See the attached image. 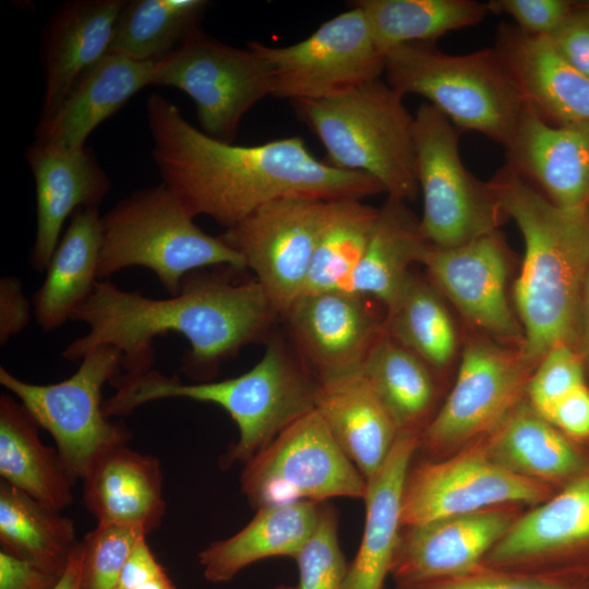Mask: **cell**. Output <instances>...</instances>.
I'll return each mask as SVG.
<instances>
[{
  "label": "cell",
  "mask_w": 589,
  "mask_h": 589,
  "mask_svg": "<svg viewBox=\"0 0 589 589\" xmlns=\"http://www.w3.org/2000/svg\"><path fill=\"white\" fill-rule=\"evenodd\" d=\"M320 505L298 502L257 509L237 533L199 553L204 577L214 584L227 582L255 562L276 556L294 560L316 527Z\"/></svg>",
  "instance_id": "obj_30"
},
{
  "label": "cell",
  "mask_w": 589,
  "mask_h": 589,
  "mask_svg": "<svg viewBox=\"0 0 589 589\" xmlns=\"http://www.w3.org/2000/svg\"><path fill=\"white\" fill-rule=\"evenodd\" d=\"M518 515L509 506L401 528L390 575L397 587L457 577L482 565Z\"/></svg>",
  "instance_id": "obj_18"
},
{
  "label": "cell",
  "mask_w": 589,
  "mask_h": 589,
  "mask_svg": "<svg viewBox=\"0 0 589 589\" xmlns=\"http://www.w3.org/2000/svg\"><path fill=\"white\" fill-rule=\"evenodd\" d=\"M142 531L121 526H97L81 545L80 589H117L122 567Z\"/></svg>",
  "instance_id": "obj_40"
},
{
  "label": "cell",
  "mask_w": 589,
  "mask_h": 589,
  "mask_svg": "<svg viewBox=\"0 0 589 589\" xmlns=\"http://www.w3.org/2000/svg\"><path fill=\"white\" fill-rule=\"evenodd\" d=\"M81 582V545L72 551L65 569L53 589H80Z\"/></svg>",
  "instance_id": "obj_50"
},
{
  "label": "cell",
  "mask_w": 589,
  "mask_h": 589,
  "mask_svg": "<svg viewBox=\"0 0 589 589\" xmlns=\"http://www.w3.org/2000/svg\"><path fill=\"white\" fill-rule=\"evenodd\" d=\"M241 492L260 508L364 498L368 481L314 409L243 464Z\"/></svg>",
  "instance_id": "obj_10"
},
{
  "label": "cell",
  "mask_w": 589,
  "mask_h": 589,
  "mask_svg": "<svg viewBox=\"0 0 589 589\" xmlns=\"http://www.w3.org/2000/svg\"><path fill=\"white\" fill-rule=\"evenodd\" d=\"M153 85L184 92L202 131L226 143H232L243 116L272 95L267 63L254 49L229 46L200 28L156 63Z\"/></svg>",
  "instance_id": "obj_11"
},
{
  "label": "cell",
  "mask_w": 589,
  "mask_h": 589,
  "mask_svg": "<svg viewBox=\"0 0 589 589\" xmlns=\"http://www.w3.org/2000/svg\"><path fill=\"white\" fill-rule=\"evenodd\" d=\"M36 187V233L29 265L46 271L63 225L81 207H98L110 179L91 148H62L34 142L25 151Z\"/></svg>",
  "instance_id": "obj_20"
},
{
  "label": "cell",
  "mask_w": 589,
  "mask_h": 589,
  "mask_svg": "<svg viewBox=\"0 0 589 589\" xmlns=\"http://www.w3.org/2000/svg\"><path fill=\"white\" fill-rule=\"evenodd\" d=\"M484 449L512 472L551 488L589 474V454L531 406L518 404L491 433Z\"/></svg>",
  "instance_id": "obj_28"
},
{
  "label": "cell",
  "mask_w": 589,
  "mask_h": 589,
  "mask_svg": "<svg viewBox=\"0 0 589 589\" xmlns=\"http://www.w3.org/2000/svg\"><path fill=\"white\" fill-rule=\"evenodd\" d=\"M419 437V433H398L386 460L368 480L363 534L344 589H383L390 574L402 528L404 484Z\"/></svg>",
  "instance_id": "obj_26"
},
{
  "label": "cell",
  "mask_w": 589,
  "mask_h": 589,
  "mask_svg": "<svg viewBox=\"0 0 589 589\" xmlns=\"http://www.w3.org/2000/svg\"><path fill=\"white\" fill-rule=\"evenodd\" d=\"M83 498L97 526H121L145 533L157 529L166 512L161 464L127 444L99 453L83 477Z\"/></svg>",
  "instance_id": "obj_23"
},
{
  "label": "cell",
  "mask_w": 589,
  "mask_h": 589,
  "mask_svg": "<svg viewBox=\"0 0 589 589\" xmlns=\"http://www.w3.org/2000/svg\"><path fill=\"white\" fill-rule=\"evenodd\" d=\"M204 269L188 274L179 293L167 299L98 280L72 318L89 329L61 356L75 361L96 347L112 346L122 354L118 376L136 377L153 369L154 339L172 332L191 347L181 372L196 382L209 381L221 360L263 337L281 314L255 279L235 284Z\"/></svg>",
  "instance_id": "obj_2"
},
{
  "label": "cell",
  "mask_w": 589,
  "mask_h": 589,
  "mask_svg": "<svg viewBox=\"0 0 589 589\" xmlns=\"http://www.w3.org/2000/svg\"><path fill=\"white\" fill-rule=\"evenodd\" d=\"M373 40L385 56L406 44L434 43L438 37L482 22L486 3L473 0H359Z\"/></svg>",
  "instance_id": "obj_33"
},
{
  "label": "cell",
  "mask_w": 589,
  "mask_h": 589,
  "mask_svg": "<svg viewBox=\"0 0 589 589\" xmlns=\"http://www.w3.org/2000/svg\"><path fill=\"white\" fill-rule=\"evenodd\" d=\"M418 263L471 324L497 337L521 336L506 297L507 260L496 231L454 248L425 242Z\"/></svg>",
  "instance_id": "obj_19"
},
{
  "label": "cell",
  "mask_w": 589,
  "mask_h": 589,
  "mask_svg": "<svg viewBox=\"0 0 589 589\" xmlns=\"http://www.w3.org/2000/svg\"><path fill=\"white\" fill-rule=\"evenodd\" d=\"M490 183L525 242L514 296L524 327L519 353L530 368L557 346L576 348L589 272V207L556 205L507 164Z\"/></svg>",
  "instance_id": "obj_3"
},
{
  "label": "cell",
  "mask_w": 589,
  "mask_h": 589,
  "mask_svg": "<svg viewBox=\"0 0 589 589\" xmlns=\"http://www.w3.org/2000/svg\"><path fill=\"white\" fill-rule=\"evenodd\" d=\"M116 393L104 400L107 418L127 416L158 399L187 398L219 406L236 422L238 441L221 458L225 467L245 464L285 429L315 409L318 380L285 346L273 340L247 372L216 382L182 383L152 369L136 377H118Z\"/></svg>",
  "instance_id": "obj_4"
},
{
  "label": "cell",
  "mask_w": 589,
  "mask_h": 589,
  "mask_svg": "<svg viewBox=\"0 0 589 589\" xmlns=\"http://www.w3.org/2000/svg\"><path fill=\"white\" fill-rule=\"evenodd\" d=\"M338 526L336 508L321 503L316 527L294 557L299 578L293 589H344L349 563L339 544Z\"/></svg>",
  "instance_id": "obj_39"
},
{
  "label": "cell",
  "mask_w": 589,
  "mask_h": 589,
  "mask_svg": "<svg viewBox=\"0 0 589 589\" xmlns=\"http://www.w3.org/2000/svg\"><path fill=\"white\" fill-rule=\"evenodd\" d=\"M101 216L98 207H81L72 216L34 298V315L45 332L72 320L98 281Z\"/></svg>",
  "instance_id": "obj_29"
},
{
  "label": "cell",
  "mask_w": 589,
  "mask_h": 589,
  "mask_svg": "<svg viewBox=\"0 0 589 589\" xmlns=\"http://www.w3.org/2000/svg\"><path fill=\"white\" fill-rule=\"evenodd\" d=\"M377 216L362 200L328 202L302 293L349 289Z\"/></svg>",
  "instance_id": "obj_37"
},
{
  "label": "cell",
  "mask_w": 589,
  "mask_h": 589,
  "mask_svg": "<svg viewBox=\"0 0 589 589\" xmlns=\"http://www.w3.org/2000/svg\"><path fill=\"white\" fill-rule=\"evenodd\" d=\"M482 565L589 579V474L518 516Z\"/></svg>",
  "instance_id": "obj_16"
},
{
  "label": "cell",
  "mask_w": 589,
  "mask_h": 589,
  "mask_svg": "<svg viewBox=\"0 0 589 589\" xmlns=\"http://www.w3.org/2000/svg\"><path fill=\"white\" fill-rule=\"evenodd\" d=\"M370 300L349 290L308 292L283 314L300 359L318 381L361 371L384 330Z\"/></svg>",
  "instance_id": "obj_17"
},
{
  "label": "cell",
  "mask_w": 589,
  "mask_h": 589,
  "mask_svg": "<svg viewBox=\"0 0 589 589\" xmlns=\"http://www.w3.org/2000/svg\"><path fill=\"white\" fill-rule=\"evenodd\" d=\"M38 428L19 399L0 396L1 480L62 510L73 501L76 479L58 449L43 443Z\"/></svg>",
  "instance_id": "obj_31"
},
{
  "label": "cell",
  "mask_w": 589,
  "mask_h": 589,
  "mask_svg": "<svg viewBox=\"0 0 589 589\" xmlns=\"http://www.w3.org/2000/svg\"><path fill=\"white\" fill-rule=\"evenodd\" d=\"M494 48L525 105L543 120L556 125L589 123V77L563 59L545 36L503 25Z\"/></svg>",
  "instance_id": "obj_21"
},
{
  "label": "cell",
  "mask_w": 589,
  "mask_h": 589,
  "mask_svg": "<svg viewBox=\"0 0 589 589\" xmlns=\"http://www.w3.org/2000/svg\"><path fill=\"white\" fill-rule=\"evenodd\" d=\"M528 369L519 352L488 340H471L464 350L455 385L421 432L418 447L442 456L492 433L518 405L527 387Z\"/></svg>",
  "instance_id": "obj_14"
},
{
  "label": "cell",
  "mask_w": 589,
  "mask_h": 589,
  "mask_svg": "<svg viewBox=\"0 0 589 589\" xmlns=\"http://www.w3.org/2000/svg\"><path fill=\"white\" fill-rule=\"evenodd\" d=\"M315 410L366 481L373 477L399 432L363 373L318 381Z\"/></svg>",
  "instance_id": "obj_27"
},
{
  "label": "cell",
  "mask_w": 589,
  "mask_h": 589,
  "mask_svg": "<svg viewBox=\"0 0 589 589\" xmlns=\"http://www.w3.org/2000/svg\"><path fill=\"white\" fill-rule=\"evenodd\" d=\"M361 372L389 411L398 432L421 434L435 395L430 365L383 330Z\"/></svg>",
  "instance_id": "obj_34"
},
{
  "label": "cell",
  "mask_w": 589,
  "mask_h": 589,
  "mask_svg": "<svg viewBox=\"0 0 589 589\" xmlns=\"http://www.w3.org/2000/svg\"><path fill=\"white\" fill-rule=\"evenodd\" d=\"M248 46L267 63L272 96L293 101L340 95L381 79L385 70V56L356 5L294 45L271 47L250 41Z\"/></svg>",
  "instance_id": "obj_12"
},
{
  "label": "cell",
  "mask_w": 589,
  "mask_h": 589,
  "mask_svg": "<svg viewBox=\"0 0 589 589\" xmlns=\"http://www.w3.org/2000/svg\"><path fill=\"white\" fill-rule=\"evenodd\" d=\"M576 349L582 356L585 361H589V272L585 281L580 301L579 328Z\"/></svg>",
  "instance_id": "obj_49"
},
{
  "label": "cell",
  "mask_w": 589,
  "mask_h": 589,
  "mask_svg": "<svg viewBox=\"0 0 589 589\" xmlns=\"http://www.w3.org/2000/svg\"><path fill=\"white\" fill-rule=\"evenodd\" d=\"M125 0H74L60 5L45 31V93L39 122L60 107L75 83L110 51Z\"/></svg>",
  "instance_id": "obj_24"
},
{
  "label": "cell",
  "mask_w": 589,
  "mask_h": 589,
  "mask_svg": "<svg viewBox=\"0 0 589 589\" xmlns=\"http://www.w3.org/2000/svg\"><path fill=\"white\" fill-rule=\"evenodd\" d=\"M204 0H131L117 21L109 52L158 62L199 27Z\"/></svg>",
  "instance_id": "obj_36"
},
{
  "label": "cell",
  "mask_w": 589,
  "mask_h": 589,
  "mask_svg": "<svg viewBox=\"0 0 589 589\" xmlns=\"http://www.w3.org/2000/svg\"><path fill=\"white\" fill-rule=\"evenodd\" d=\"M31 318L29 302L22 281L15 276L0 279V345L21 333Z\"/></svg>",
  "instance_id": "obj_47"
},
{
  "label": "cell",
  "mask_w": 589,
  "mask_h": 589,
  "mask_svg": "<svg viewBox=\"0 0 589 589\" xmlns=\"http://www.w3.org/2000/svg\"><path fill=\"white\" fill-rule=\"evenodd\" d=\"M67 380L33 384L0 366V384L26 408L39 428L50 433L64 464L77 480L103 450L127 444L129 429L104 413L103 386L121 373V352L112 346L88 351Z\"/></svg>",
  "instance_id": "obj_9"
},
{
  "label": "cell",
  "mask_w": 589,
  "mask_h": 589,
  "mask_svg": "<svg viewBox=\"0 0 589 589\" xmlns=\"http://www.w3.org/2000/svg\"><path fill=\"white\" fill-rule=\"evenodd\" d=\"M545 37L563 59L589 77V4H576Z\"/></svg>",
  "instance_id": "obj_44"
},
{
  "label": "cell",
  "mask_w": 589,
  "mask_h": 589,
  "mask_svg": "<svg viewBox=\"0 0 589 589\" xmlns=\"http://www.w3.org/2000/svg\"><path fill=\"white\" fill-rule=\"evenodd\" d=\"M165 573L151 551L146 536H141L122 567L117 589H134Z\"/></svg>",
  "instance_id": "obj_48"
},
{
  "label": "cell",
  "mask_w": 589,
  "mask_h": 589,
  "mask_svg": "<svg viewBox=\"0 0 589 589\" xmlns=\"http://www.w3.org/2000/svg\"><path fill=\"white\" fill-rule=\"evenodd\" d=\"M397 589H589V579L496 569L486 566L464 575Z\"/></svg>",
  "instance_id": "obj_42"
},
{
  "label": "cell",
  "mask_w": 589,
  "mask_h": 589,
  "mask_svg": "<svg viewBox=\"0 0 589 589\" xmlns=\"http://www.w3.org/2000/svg\"><path fill=\"white\" fill-rule=\"evenodd\" d=\"M551 486L512 472L483 447L469 448L440 461L409 467L402 492L401 525L512 505H539Z\"/></svg>",
  "instance_id": "obj_13"
},
{
  "label": "cell",
  "mask_w": 589,
  "mask_h": 589,
  "mask_svg": "<svg viewBox=\"0 0 589 589\" xmlns=\"http://www.w3.org/2000/svg\"><path fill=\"white\" fill-rule=\"evenodd\" d=\"M327 204L276 201L218 236L242 256L281 317L304 289Z\"/></svg>",
  "instance_id": "obj_15"
},
{
  "label": "cell",
  "mask_w": 589,
  "mask_h": 589,
  "mask_svg": "<svg viewBox=\"0 0 589 589\" xmlns=\"http://www.w3.org/2000/svg\"><path fill=\"white\" fill-rule=\"evenodd\" d=\"M424 244L420 220L405 201L388 197L378 209L348 290L376 300L386 308L410 274L409 266L419 261Z\"/></svg>",
  "instance_id": "obj_32"
},
{
  "label": "cell",
  "mask_w": 589,
  "mask_h": 589,
  "mask_svg": "<svg viewBox=\"0 0 589 589\" xmlns=\"http://www.w3.org/2000/svg\"><path fill=\"white\" fill-rule=\"evenodd\" d=\"M486 5L489 12L509 15L522 32L548 36L576 4L565 0H492Z\"/></svg>",
  "instance_id": "obj_43"
},
{
  "label": "cell",
  "mask_w": 589,
  "mask_h": 589,
  "mask_svg": "<svg viewBox=\"0 0 589 589\" xmlns=\"http://www.w3.org/2000/svg\"><path fill=\"white\" fill-rule=\"evenodd\" d=\"M387 84L429 100L459 131H477L509 144L525 103L495 48L449 55L434 43L398 46L385 55Z\"/></svg>",
  "instance_id": "obj_7"
},
{
  "label": "cell",
  "mask_w": 589,
  "mask_h": 589,
  "mask_svg": "<svg viewBox=\"0 0 589 589\" xmlns=\"http://www.w3.org/2000/svg\"><path fill=\"white\" fill-rule=\"evenodd\" d=\"M146 113L163 183L193 218L205 215L226 229L280 200H362L385 192L368 173L316 159L300 136L257 145L221 142L157 93L147 97Z\"/></svg>",
  "instance_id": "obj_1"
},
{
  "label": "cell",
  "mask_w": 589,
  "mask_h": 589,
  "mask_svg": "<svg viewBox=\"0 0 589 589\" xmlns=\"http://www.w3.org/2000/svg\"><path fill=\"white\" fill-rule=\"evenodd\" d=\"M60 512L1 480V549L21 558L64 569L80 541L73 520Z\"/></svg>",
  "instance_id": "obj_35"
},
{
  "label": "cell",
  "mask_w": 589,
  "mask_h": 589,
  "mask_svg": "<svg viewBox=\"0 0 589 589\" xmlns=\"http://www.w3.org/2000/svg\"><path fill=\"white\" fill-rule=\"evenodd\" d=\"M576 443L589 442V387L579 385L543 417Z\"/></svg>",
  "instance_id": "obj_46"
},
{
  "label": "cell",
  "mask_w": 589,
  "mask_h": 589,
  "mask_svg": "<svg viewBox=\"0 0 589 589\" xmlns=\"http://www.w3.org/2000/svg\"><path fill=\"white\" fill-rule=\"evenodd\" d=\"M64 569L21 558L3 549L0 550V589H53Z\"/></svg>",
  "instance_id": "obj_45"
},
{
  "label": "cell",
  "mask_w": 589,
  "mask_h": 589,
  "mask_svg": "<svg viewBox=\"0 0 589 589\" xmlns=\"http://www.w3.org/2000/svg\"><path fill=\"white\" fill-rule=\"evenodd\" d=\"M404 96L381 79L337 96L293 101L299 118L316 134L333 167L368 173L388 197L412 201L419 185L414 118Z\"/></svg>",
  "instance_id": "obj_5"
},
{
  "label": "cell",
  "mask_w": 589,
  "mask_h": 589,
  "mask_svg": "<svg viewBox=\"0 0 589 589\" xmlns=\"http://www.w3.org/2000/svg\"><path fill=\"white\" fill-rule=\"evenodd\" d=\"M163 182L139 189L101 216L98 278L145 267L176 296L183 278L206 267L245 268L242 256L219 237L204 232Z\"/></svg>",
  "instance_id": "obj_6"
},
{
  "label": "cell",
  "mask_w": 589,
  "mask_h": 589,
  "mask_svg": "<svg viewBox=\"0 0 589 589\" xmlns=\"http://www.w3.org/2000/svg\"><path fill=\"white\" fill-rule=\"evenodd\" d=\"M384 332L434 368L446 366L456 352L454 324L436 290L409 274L385 308Z\"/></svg>",
  "instance_id": "obj_38"
},
{
  "label": "cell",
  "mask_w": 589,
  "mask_h": 589,
  "mask_svg": "<svg viewBox=\"0 0 589 589\" xmlns=\"http://www.w3.org/2000/svg\"><path fill=\"white\" fill-rule=\"evenodd\" d=\"M134 589H176L173 582L165 573L154 579H151Z\"/></svg>",
  "instance_id": "obj_51"
},
{
  "label": "cell",
  "mask_w": 589,
  "mask_h": 589,
  "mask_svg": "<svg viewBox=\"0 0 589 589\" xmlns=\"http://www.w3.org/2000/svg\"><path fill=\"white\" fill-rule=\"evenodd\" d=\"M506 149L507 165L553 203L589 207V123L552 124L526 106Z\"/></svg>",
  "instance_id": "obj_22"
},
{
  "label": "cell",
  "mask_w": 589,
  "mask_h": 589,
  "mask_svg": "<svg viewBox=\"0 0 589 589\" xmlns=\"http://www.w3.org/2000/svg\"><path fill=\"white\" fill-rule=\"evenodd\" d=\"M413 118L422 238L454 248L496 231L507 216L490 181L478 180L464 166L458 148L461 131L429 103L421 104Z\"/></svg>",
  "instance_id": "obj_8"
},
{
  "label": "cell",
  "mask_w": 589,
  "mask_h": 589,
  "mask_svg": "<svg viewBox=\"0 0 589 589\" xmlns=\"http://www.w3.org/2000/svg\"><path fill=\"white\" fill-rule=\"evenodd\" d=\"M585 362L573 346L551 349L527 383L530 406L544 417L561 398L586 383Z\"/></svg>",
  "instance_id": "obj_41"
},
{
  "label": "cell",
  "mask_w": 589,
  "mask_h": 589,
  "mask_svg": "<svg viewBox=\"0 0 589 589\" xmlns=\"http://www.w3.org/2000/svg\"><path fill=\"white\" fill-rule=\"evenodd\" d=\"M156 63L107 53L75 83L58 110L38 123L35 141L62 148L85 146L100 123L153 85Z\"/></svg>",
  "instance_id": "obj_25"
}]
</instances>
